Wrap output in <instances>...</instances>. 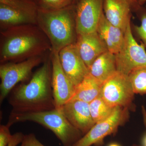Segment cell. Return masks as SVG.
<instances>
[{
	"label": "cell",
	"instance_id": "31",
	"mask_svg": "<svg viewBox=\"0 0 146 146\" xmlns=\"http://www.w3.org/2000/svg\"><path fill=\"white\" fill-rule=\"evenodd\" d=\"M109 146H120L117 144H112L110 145Z\"/></svg>",
	"mask_w": 146,
	"mask_h": 146
},
{
	"label": "cell",
	"instance_id": "18",
	"mask_svg": "<svg viewBox=\"0 0 146 146\" xmlns=\"http://www.w3.org/2000/svg\"><path fill=\"white\" fill-rule=\"evenodd\" d=\"M102 83L89 73L76 86L74 93L70 101L77 100L90 103L100 96Z\"/></svg>",
	"mask_w": 146,
	"mask_h": 146
},
{
	"label": "cell",
	"instance_id": "1",
	"mask_svg": "<svg viewBox=\"0 0 146 146\" xmlns=\"http://www.w3.org/2000/svg\"><path fill=\"white\" fill-rule=\"evenodd\" d=\"M52 50L49 40L37 25H23L1 31V64L21 62Z\"/></svg>",
	"mask_w": 146,
	"mask_h": 146
},
{
	"label": "cell",
	"instance_id": "17",
	"mask_svg": "<svg viewBox=\"0 0 146 146\" xmlns=\"http://www.w3.org/2000/svg\"><path fill=\"white\" fill-rule=\"evenodd\" d=\"M89 73L104 82L117 72L115 55L107 51L97 58L89 68Z\"/></svg>",
	"mask_w": 146,
	"mask_h": 146
},
{
	"label": "cell",
	"instance_id": "28",
	"mask_svg": "<svg viewBox=\"0 0 146 146\" xmlns=\"http://www.w3.org/2000/svg\"><path fill=\"white\" fill-rule=\"evenodd\" d=\"M142 112L143 119L144 124H145L146 128V110L145 107H144L143 106L142 107Z\"/></svg>",
	"mask_w": 146,
	"mask_h": 146
},
{
	"label": "cell",
	"instance_id": "20",
	"mask_svg": "<svg viewBox=\"0 0 146 146\" xmlns=\"http://www.w3.org/2000/svg\"><path fill=\"white\" fill-rule=\"evenodd\" d=\"M0 3L24 13L37 15L38 9L36 0H0Z\"/></svg>",
	"mask_w": 146,
	"mask_h": 146
},
{
	"label": "cell",
	"instance_id": "25",
	"mask_svg": "<svg viewBox=\"0 0 146 146\" xmlns=\"http://www.w3.org/2000/svg\"><path fill=\"white\" fill-rule=\"evenodd\" d=\"M21 146H46L36 138L34 133L25 135Z\"/></svg>",
	"mask_w": 146,
	"mask_h": 146
},
{
	"label": "cell",
	"instance_id": "19",
	"mask_svg": "<svg viewBox=\"0 0 146 146\" xmlns=\"http://www.w3.org/2000/svg\"><path fill=\"white\" fill-rule=\"evenodd\" d=\"M89 104L91 116L96 123L108 117L115 108L108 104L100 96Z\"/></svg>",
	"mask_w": 146,
	"mask_h": 146
},
{
	"label": "cell",
	"instance_id": "6",
	"mask_svg": "<svg viewBox=\"0 0 146 146\" xmlns=\"http://www.w3.org/2000/svg\"><path fill=\"white\" fill-rule=\"evenodd\" d=\"M115 55L117 72L126 75L133 70L146 67V50L143 43L138 44L132 34L130 23L125 33L123 44Z\"/></svg>",
	"mask_w": 146,
	"mask_h": 146
},
{
	"label": "cell",
	"instance_id": "22",
	"mask_svg": "<svg viewBox=\"0 0 146 146\" xmlns=\"http://www.w3.org/2000/svg\"><path fill=\"white\" fill-rule=\"evenodd\" d=\"M38 9L52 11L66 8L74 4V0H36Z\"/></svg>",
	"mask_w": 146,
	"mask_h": 146
},
{
	"label": "cell",
	"instance_id": "26",
	"mask_svg": "<svg viewBox=\"0 0 146 146\" xmlns=\"http://www.w3.org/2000/svg\"><path fill=\"white\" fill-rule=\"evenodd\" d=\"M25 135L22 132H17L12 135V138L7 146H17L21 143Z\"/></svg>",
	"mask_w": 146,
	"mask_h": 146
},
{
	"label": "cell",
	"instance_id": "7",
	"mask_svg": "<svg viewBox=\"0 0 146 146\" xmlns=\"http://www.w3.org/2000/svg\"><path fill=\"white\" fill-rule=\"evenodd\" d=\"M134 94L128 76L117 71L103 82L100 96L111 107L127 108Z\"/></svg>",
	"mask_w": 146,
	"mask_h": 146
},
{
	"label": "cell",
	"instance_id": "3",
	"mask_svg": "<svg viewBox=\"0 0 146 146\" xmlns=\"http://www.w3.org/2000/svg\"><path fill=\"white\" fill-rule=\"evenodd\" d=\"M36 22L49 40L52 51L59 53L67 46L75 44L78 34L75 4L60 10L38 9Z\"/></svg>",
	"mask_w": 146,
	"mask_h": 146
},
{
	"label": "cell",
	"instance_id": "21",
	"mask_svg": "<svg viewBox=\"0 0 146 146\" xmlns=\"http://www.w3.org/2000/svg\"><path fill=\"white\" fill-rule=\"evenodd\" d=\"M128 77L134 94H146V67L133 70Z\"/></svg>",
	"mask_w": 146,
	"mask_h": 146
},
{
	"label": "cell",
	"instance_id": "8",
	"mask_svg": "<svg viewBox=\"0 0 146 146\" xmlns=\"http://www.w3.org/2000/svg\"><path fill=\"white\" fill-rule=\"evenodd\" d=\"M127 109L119 106L115 107L108 117L96 123L72 146H91L102 141L106 136L115 132L124 121Z\"/></svg>",
	"mask_w": 146,
	"mask_h": 146
},
{
	"label": "cell",
	"instance_id": "23",
	"mask_svg": "<svg viewBox=\"0 0 146 146\" xmlns=\"http://www.w3.org/2000/svg\"><path fill=\"white\" fill-rule=\"evenodd\" d=\"M138 13L141 24L140 26L134 25L133 30L137 37L143 44L146 50V8L143 7Z\"/></svg>",
	"mask_w": 146,
	"mask_h": 146
},
{
	"label": "cell",
	"instance_id": "24",
	"mask_svg": "<svg viewBox=\"0 0 146 146\" xmlns=\"http://www.w3.org/2000/svg\"><path fill=\"white\" fill-rule=\"evenodd\" d=\"M9 127L7 125L0 126V146H7L10 142L12 135L11 134Z\"/></svg>",
	"mask_w": 146,
	"mask_h": 146
},
{
	"label": "cell",
	"instance_id": "29",
	"mask_svg": "<svg viewBox=\"0 0 146 146\" xmlns=\"http://www.w3.org/2000/svg\"><path fill=\"white\" fill-rule=\"evenodd\" d=\"M139 4L141 6H143L146 2V0H138Z\"/></svg>",
	"mask_w": 146,
	"mask_h": 146
},
{
	"label": "cell",
	"instance_id": "4",
	"mask_svg": "<svg viewBox=\"0 0 146 146\" xmlns=\"http://www.w3.org/2000/svg\"><path fill=\"white\" fill-rule=\"evenodd\" d=\"M7 125L10 127L18 122L31 121L37 123L52 131L63 146H72L82 135L68 121L61 108L40 112L12 113Z\"/></svg>",
	"mask_w": 146,
	"mask_h": 146
},
{
	"label": "cell",
	"instance_id": "15",
	"mask_svg": "<svg viewBox=\"0 0 146 146\" xmlns=\"http://www.w3.org/2000/svg\"><path fill=\"white\" fill-rule=\"evenodd\" d=\"M96 31L108 51L115 54L120 51L124 41L125 31L110 23L104 13L100 19Z\"/></svg>",
	"mask_w": 146,
	"mask_h": 146
},
{
	"label": "cell",
	"instance_id": "12",
	"mask_svg": "<svg viewBox=\"0 0 146 146\" xmlns=\"http://www.w3.org/2000/svg\"><path fill=\"white\" fill-rule=\"evenodd\" d=\"M68 121L84 135L96 124L91 116L89 103L82 101H70L61 108Z\"/></svg>",
	"mask_w": 146,
	"mask_h": 146
},
{
	"label": "cell",
	"instance_id": "11",
	"mask_svg": "<svg viewBox=\"0 0 146 146\" xmlns=\"http://www.w3.org/2000/svg\"><path fill=\"white\" fill-rule=\"evenodd\" d=\"M58 55L63 71L76 87L89 74V68L82 58L75 44L63 48Z\"/></svg>",
	"mask_w": 146,
	"mask_h": 146
},
{
	"label": "cell",
	"instance_id": "10",
	"mask_svg": "<svg viewBox=\"0 0 146 146\" xmlns=\"http://www.w3.org/2000/svg\"><path fill=\"white\" fill-rule=\"evenodd\" d=\"M50 59L52 64V86L56 108H61L73 97L75 86L64 72L58 53L52 50Z\"/></svg>",
	"mask_w": 146,
	"mask_h": 146
},
{
	"label": "cell",
	"instance_id": "27",
	"mask_svg": "<svg viewBox=\"0 0 146 146\" xmlns=\"http://www.w3.org/2000/svg\"><path fill=\"white\" fill-rule=\"evenodd\" d=\"M130 5L131 10L137 13L143 8V6H141L138 3V0H125Z\"/></svg>",
	"mask_w": 146,
	"mask_h": 146
},
{
	"label": "cell",
	"instance_id": "13",
	"mask_svg": "<svg viewBox=\"0 0 146 146\" xmlns=\"http://www.w3.org/2000/svg\"><path fill=\"white\" fill-rule=\"evenodd\" d=\"M75 44L82 58L88 68L97 58L108 51L97 31L78 34Z\"/></svg>",
	"mask_w": 146,
	"mask_h": 146
},
{
	"label": "cell",
	"instance_id": "14",
	"mask_svg": "<svg viewBox=\"0 0 146 146\" xmlns=\"http://www.w3.org/2000/svg\"><path fill=\"white\" fill-rule=\"evenodd\" d=\"M131 11L125 0H104L105 17L110 23L124 31L130 23Z\"/></svg>",
	"mask_w": 146,
	"mask_h": 146
},
{
	"label": "cell",
	"instance_id": "9",
	"mask_svg": "<svg viewBox=\"0 0 146 146\" xmlns=\"http://www.w3.org/2000/svg\"><path fill=\"white\" fill-rule=\"evenodd\" d=\"M104 0H78L75 5L76 27L78 34L96 31L104 13Z\"/></svg>",
	"mask_w": 146,
	"mask_h": 146
},
{
	"label": "cell",
	"instance_id": "32",
	"mask_svg": "<svg viewBox=\"0 0 146 146\" xmlns=\"http://www.w3.org/2000/svg\"><path fill=\"white\" fill-rule=\"evenodd\" d=\"M78 0H74V4H75L76 2Z\"/></svg>",
	"mask_w": 146,
	"mask_h": 146
},
{
	"label": "cell",
	"instance_id": "30",
	"mask_svg": "<svg viewBox=\"0 0 146 146\" xmlns=\"http://www.w3.org/2000/svg\"><path fill=\"white\" fill-rule=\"evenodd\" d=\"M143 146H146V134L143 139Z\"/></svg>",
	"mask_w": 146,
	"mask_h": 146
},
{
	"label": "cell",
	"instance_id": "16",
	"mask_svg": "<svg viewBox=\"0 0 146 146\" xmlns=\"http://www.w3.org/2000/svg\"><path fill=\"white\" fill-rule=\"evenodd\" d=\"M36 19L37 16L18 11L0 3L1 31L23 25H37Z\"/></svg>",
	"mask_w": 146,
	"mask_h": 146
},
{
	"label": "cell",
	"instance_id": "5",
	"mask_svg": "<svg viewBox=\"0 0 146 146\" xmlns=\"http://www.w3.org/2000/svg\"><path fill=\"white\" fill-rule=\"evenodd\" d=\"M44 56L31 58L21 62H9L0 65V102L1 104L19 82L30 77L35 67L44 62Z\"/></svg>",
	"mask_w": 146,
	"mask_h": 146
},
{
	"label": "cell",
	"instance_id": "33",
	"mask_svg": "<svg viewBox=\"0 0 146 146\" xmlns=\"http://www.w3.org/2000/svg\"><path fill=\"white\" fill-rule=\"evenodd\" d=\"M133 146H139L136 145H133Z\"/></svg>",
	"mask_w": 146,
	"mask_h": 146
},
{
	"label": "cell",
	"instance_id": "2",
	"mask_svg": "<svg viewBox=\"0 0 146 146\" xmlns=\"http://www.w3.org/2000/svg\"><path fill=\"white\" fill-rule=\"evenodd\" d=\"M9 98L12 113L40 112L56 108L52 86V64L46 59L27 84L13 88Z\"/></svg>",
	"mask_w": 146,
	"mask_h": 146
}]
</instances>
